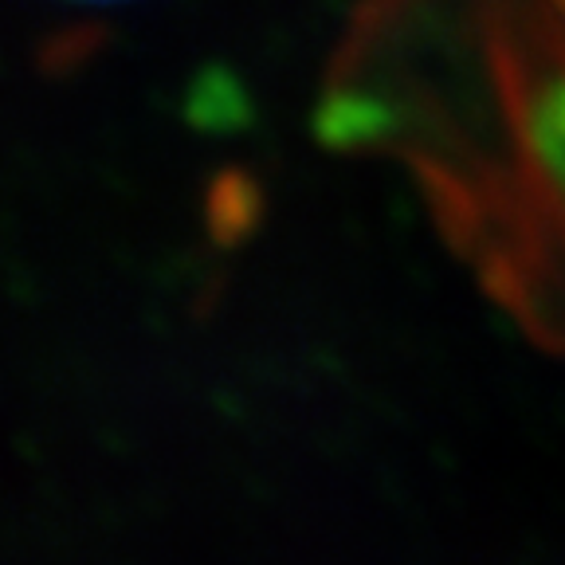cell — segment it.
Returning a JSON list of instances; mask_svg holds the SVG:
<instances>
[{
	"instance_id": "6da1fadb",
	"label": "cell",
	"mask_w": 565,
	"mask_h": 565,
	"mask_svg": "<svg viewBox=\"0 0 565 565\" xmlns=\"http://www.w3.org/2000/svg\"><path fill=\"white\" fill-rule=\"evenodd\" d=\"M557 4H562V9H565V0H557Z\"/></svg>"
}]
</instances>
